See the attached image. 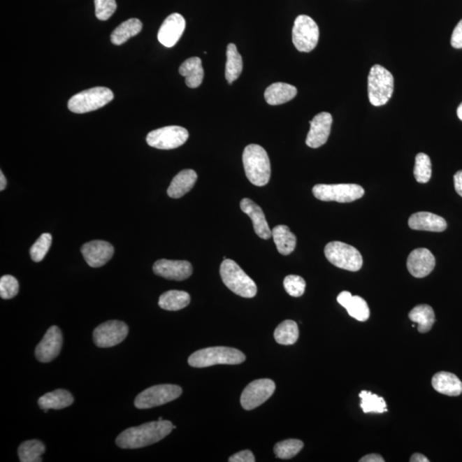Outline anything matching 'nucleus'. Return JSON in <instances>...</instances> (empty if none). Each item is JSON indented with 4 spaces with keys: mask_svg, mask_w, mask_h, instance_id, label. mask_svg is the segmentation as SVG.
Here are the masks:
<instances>
[{
    "mask_svg": "<svg viewBox=\"0 0 462 462\" xmlns=\"http://www.w3.org/2000/svg\"><path fill=\"white\" fill-rule=\"evenodd\" d=\"M174 429L169 421H152L125 430L117 437L116 444L121 449H140L161 441Z\"/></svg>",
    "mask_w": 462,
    "mask_h": 462,
    "instance_id": "1",
    "label": "nucleus"
},
{
    "mask_svg": "<svg viewBox=\"0 0 462 462\" xmlns=\"http://www.w3.org/2000/svg\"><path fill=\"white\" fill-rule=\"evenodd\" d=\"M244 170L248 180L255 186L262 187L269 182L270 162L264 148L259 145H248L243 155Z\"/></svg>",
    "mask_w": 462,
    "mask_h": 462,
    "instance_id": "2",
    "label": "nucleus"
},
{
    "mask_svg": "<svg viewBox=\"0 0 462 462\" xmlns=\"http://www.w3.org/2000/svg\"><path fill=\"white\" fill-rule=\"evenodd\" d=\"M246 356L240 350L228 347H212L191 354L189 364L193 368H203L215 365H238Z\"/></svg>",
    "mask_w": 462,
    "mask_h": 462,
    "instance_id": "3",
    "label": "nucleus"
},
{
    "mask_svg": "<svg viewBox=\"0 0 462 462\" xmlns=\"http://www.w3.org/2000/svg\"><path fill=\"white\" fill-rule=\"evenodd\" d=\"M220 276L224 284L232 292L244 298H253L257 294V285L250 277L231 259H224L220 266Z\"/></svg>",
    "mask_w": 462,
    "mask_h": 462,
    "instance_id": "4",
    "label": "nucleus"
},
{
    "mask_svg": "<svg viewBox=\"0 0 462 462\" xmlns=\"http://www.w3.org/2000/svg\"><path fill=\"white\" fill-rule=\"evenodd\" d=\"M394 91V78L387 68L375 64L368 75V98L374 106H382L391 99Z\"/></svg>",
    "mask_w": 462,
    "mask_h": 462,
    "instance_id": "5",
    "label": "nucleus"
},
{
    "mask_svg": "<svg viewBox=\"0 0 462 462\" xmlns=\"http://www.w3.org/2000/svg\"><path fill=\"white\" fill-rule=\"evenodd\" d=\"M113 91L105 87H95L74 95L68 102V108L74 113L82 114L102 108L113 101Z\"/></svg>",
    "mask_w": 462,
    "mask_h": 462,
    "instance_id": "6",
    "label": "nucleus"
},
{
    "mask_svg": "<svg viewBox=\"0 0 462 462\" xmlns=\"http://www.w3.org/2000/svg\"><path fill=\"white\" fill-rule=\"evenodd\" d=\"M324 254L332 265L349 272H358L363 265L360 252L342 242H331L324 247Z\"/></svg>",
    "mask_w": 462,
    "mask_h": 462,
    "instance_id": "7",
    "label": "nucleus"
},
{
    "mask_svg": "<svg viewBox=\"0 0 462 462\" xmlns=\"http://www.w3.org/2000/svg\"><path fill=\"white\" fill-rule=\"evenodd\" d=\"M182 389L178 385L159 384L145 389L135 400V406L139 410H149L178 399Z\"/></svg>",
    "mask_w": 462,
    "mask_h": 462,
    "instance_id": "8",
    "label": "nucleus"
},
{
    "mask_svg": "<svg viewBox=\"0 0 462 462\" xmlns=\"http://www.w3.org/2000/svg\"><path fill=\"white\" fill-rule=\"evenodd\" d=\"M319 29L315 20L305 15L296 19L292 31L293 43L298 51L310 52L318 45Z\"/></svg>",
    "mask_w": 462,
    "mask_h": 462,
    "instance_id": "9",
    "label": "nucleus"
},
{
    "mask_svg": "<svg viewBox=\"0 0 462 462\" xmlns=\"http://www.w3.org/2000/svg\"><path fill=\"white\" fill-rule=\"evenodd\" d=\"M312 194L319 201L349 203L363 197L365 190L358 185H318Z\"/></svg>",
    "mask_w": 462,
    "mask_h": 462,
    "instance_id": "10",
    "label": "nucleus"
},
{
    "mask_svg": "<svg viewBox=\"0 0 462 462\" xmlns=\"http://www.w3.org/2000/svg\"><path fill=\"white\" fill-rule=\"evenodd\" d=\"M189 136L188 131L180 126H166L149 133L147 143L152 147L171 150L182 146Z\"/></svg>",
    "mask_w": 462,
    "mask_h": 462,
    "instance_id": "11",
    "label": "nucleus"
},
{
    "mask_svg": "<svg viewBox=\"0 0 462 462\" xmlns=\"http://www.w3.org/2000/svg\"><path fill=\"white\" fill-rule=\"evenodd\" d=\"M276 389L272 380L262 379L252 382L240 396V404L245 410H253L266 402Z\"/></svg>",
    "mask_w": 462,
    "mask_h": 462,
    "instance_id": "12",
    "label": "nucleus"
},
{
    "mask_svg": "<svg viewBox=\"0 0 462 462\" xmlns=\"http://www.w3.org/2000/svg\"><path fill=\"white\" fill-rule=\"evenodd\" d=\"M128 334L127 324L118 320H110L94 330L93 338L95 345L104 349L120 345L127 338Z\"/></svg>",
    "mask_w": 462,
    "mask_h": 462,
    "instance_id": "13",
    "label": "nucleus"
},
{
    "mask_svg": "<svg viewBox=\"0 0 462 462\" xmlns=\"http://www.w3.org/2000/svg\"><path fill=\"white\" fill-rule=\"evenodd\" d=\"M63 345V335L58 326L50 327L36 349V357L42 363L55 360Z\"/></svg>",
    "mask_w": 462,
    "mask_h": 462,
    "instance_id": "14",
    "label": "nucleus"
},
{
    "mask_svg": "<svg viewBox=\"0 0 462 462\" xmlns=\"http://www.w3.org/2000/svg\"><path fill=\"white\" fill-rule=\"evenodd\" d=\"M152 270L158 276L175 281L188 280L193 273L192 265L189 261L165 259L156 261Z\"/></svg>",
    "mask_w": 462,
    "mask_h": 462,
    "instance_id": "15",
    "label": "nucleus"
},
{
    "mask_svg": "<svg viewBox=\"0 0 462 462\" xmlns=\"http://www.w3.org/2000/svg\"><path fill=\"white\" fill-rule=\"evenodd\" d=\"M81 251L84 259L93 268L105 266L114 254L112 244L99 240L84 244Z\"/></svg>",
    "mask_w": 462,
    "mask_h": 462,
    "instance_id": "16",
    "label": "nucleus"
},
{
    "mask_svg": "<svg viewBox=\"0 0 462 462\" xmlns=\"http://www.w3.org/2000/svg\"><path fill=\"white\" fill-rule=\"evenodd\" d=\"M332 116L328 113H319L310 121V131L308 133L307 143L309 147L318 148L326 143L331 133Z\"/></svg>",
    "mask_w": 462,
    "mask_h": 462,
    "instance_id": "17",
    "label": "nucleus"
},
{
    "mask_svg": "<svg viewBox=\"0 0 462 462\" xmlns=\"http://www.w3.org/2000/svg\"><path fill=\"white\" fill-rule=\"evenodd\" d=\"M436 266V259L427 248H417L408 255L407 266L412 276L422 278L428 276Z\"/></svg>",
    "mask_w": 462,
    "mask_h": 462,
    "instance_id": "18",
    "label": "nucleus"
},
{
    "mask_svg": "<svg viewBox=\"0 0 462 462\" xmlns=\"http://www.w3.org/2000/svg\"><path fill=\"white\" fill-rule=\"evenodd\" d=\"M186 22L185 17L178 13H173L166 17L159 30L158 39L166 48H173L180 40L185 32Z\"/></svg>",
    "mask_w": 462,
    "mask_h": 462,
    "instance_id": "19",
    "label": "nucleus"
},
{
    "mask_svg": "<svg viewBox=\"0 0 462 462\" xmlns=\"http://www.w3.org/2000/svg\"><path fill=\"white\" fill-rule=\"evenodd\" d=\"M240 205L242 211L250 216L252 222H253L256 234L262 239H270V236H273V232L266 222L264 212L262 211L261 207L247 198H243L240 201Z\"/></svg>",
    "mask_w": 462,
    "mask_h": 462,
    "instance_id": "20",
    "label": "nucleus"
},
{
    "mask_svg": "<svg viewBox=\"0 0 462 462\" xmlns=\"http://www.w3.org/2000/svg\"><path fill=\"white\" fill-rule=\"evenodd\" d=\"M408 226L414 231L442 232L447 229V223L444 217L434 213L419 212L410 216Z\"/></svg>",
    "mask_w": 462,
    "mask_h": 462,
    "instance_id": "21",
    "label": "nucleus"
},
{
    "mask_svg": "<svg viewBox=\"0 0 462 462\" xmlns=\"http://www.w3.org/2000/svg\"><path fill=\"white\" fill-rule=\"evenodd\" d=\"M338 303L346 308L349 315L358 322H365L369 319L370 309L363 298L353 296L349 291H342L338 296Z\"/></svg>",
    "mask_w": 462,
    "mask_h": 462,
    "instance_id": "22",
    "label": "nucleus"
},
{
    "mask_svg": "<svg viewBox=\"0 0 462 462\" xmlns=\"http://www.w3.org/2000/svg\"><path fill=\"white\" fill-rule=\"evenodd\" d=\"M435 391L442 395L458 396L462 393V383L458 377L452 373L440 372L431 380Z\"/></svg>",
    "mask_w": 462,
    "mask_h": 462,
    "instance_id": "23",
    "label": "nucleus"
},
{
    "mask_svg": "<svg viewBox=\"0 0 462 462\" xmlns=\"http://www.w3.org/2000/svg\"><path fill=\"white\" fill-rule=\"evenodd\" d=\"M197 174L194 170H183L173 178L167 194L171 198H179L193 189L197 181Z\"/></svg>",
    "mask_w": 462,
    "mask_h": 462,
    "instance_id": "24",
    "label": "nucleus"
},
{
    "mask_svg": "<svg viewBox=\"0 0 462 462\" xmlns=\"http://www.w3.org/2000/svg\"><path fill=\"white\" fill-rule=\"evenodd\" d=\"M74 403L73 396L66 389H56L55 391L47 393L42 396L38 404L45 413L49 410H59L70 407Z\"/></svg>",
    "mask_w": 462,
    "mask_h": 462,
    "instance_id": "25",
    "label": "nucleus"
},
{
    "mask_svg": "<svg viewBox=\"0 0 462 462\" xmlns=\"http://www.w3.org/2000/svg\"><path fill=\"white\" fill-rule=\"evenodd\" d=\"M296 87L288 83L276 82L270 85L265 91V99L270 106L284 104L296 96Z\"/></svg>",
    "mask_w": 462,
    "mask_h": 462,
    "instance_id": "26",
    "label": "nucleus"
},
{
    "mask_svg": "<svg viewBox=\"0 0 462 462\" xmlns=\"http://www.w3.org/2000/svg\"><path fill=\"white\" fill-rule=\"evenodd\" d=\"M179 73L186 78V85L190 89L201 86L204 78V70L201 59L197 57L188 59L179 68Z\"/></svg>",
    "mask_w": 462,
    "mask_h": 462,
    "instance_id": "27",
    "label": "nucleus"
},
{
    "mask_svg": "<svg viewBox=\"0 0 462 462\" xmlns=\"http://www.w3.org/2000/svg\"><path fill=\"white\" fill-rule=\"evenodd\" d=\"M141 29H143V22L139 19H129V20L122 22L120 26L113 30L112 36H110V41L114 45H123L131 37L140 34Z\"/></svg>",
    "mask_w": 462,
    "mask_h": 462,
    "instance_id": "28",
    "label": "nucleus"
},
{
    "mask_svg": "<svg viewBox=\"0 0 462 462\" xmlns=\"http://www.w3.org/2000/svg\"><path fill=\"white\" fill-rule=\"evenodd\" d=\"M273 232V238L278 252L282 255H289L295 250L296 236L286 225H277Z\"/></svg>",
    "mask_w": 462,
    "mask_h": 462,
    "instance_id": "29",
    "label": "nucleus"
},
{
    "mask_svg": "<svg viewBox=\"0 0 462 462\" xmlns=\"http://www.w3.org/2000/svg\"><path fill=\"white\" fill-rule=\"evenodd\" d=\"M190 303V296L185 291L170 290L160 296L159 305L164 310L178 311Z\"/></svg>",
    "mask_w": 462,
    "mask_h": 462,
    "instance_id": "30",
    "label": "nucleus"
},
{
    "mask_svg": "<svg viewBox=\"0 0 462 462\" xmlns=\"http://www.w3.org/2000/svg\"><path fill=\"white\" fill-rule=\"evenodd\" d=\"M408 317L412 322L418 324V331L421 333L431 331L435 323V312L429 305H416Z\"/></svg>",
    "mask_w": 462,
    "mask_h": 462,
    "instance_id": "31",
    "label": "nucleus"
},
{
    "mask_svg": "<svg viewBox=\"0 0 462 462\" xmlns=\"http://www.w3.org/2000/svg\"><path fill=\"white\" fill-rule=\"evenodd\" d=\"M226 66H225V78L229 84H232L238 80L243 72V62L242 56L236 48V45L231 43L228 45L226 52Z\"/></svg>",
    "mask_w": 462,
    "mask_h": 462,
    "instance_id": "32",
    "label": "nucleus"
},
{
    "mask_svg": "<svg viewBox=\"0 0 462 462\" xmlns=\"http://www.w3.org/2000/svg\"><path fill=\"white\" fill-rule=\"evenodd\" d=\"M274 338L282 345H292L299 338V328L293 320H285L274 331Z\"/></svg>",
    "mask_w": 462,
    "mask_h": 462,
    "instance_id": "33",
    "label": "nucleus"
},
{
    "mask_svg": "<svg viewBox=\"0 0 462 462\" xmlns=\"http://www.w3.org/2000/svg\"><path fill=\"white\" fill-rule=\"evenodd\" d=\"M45 452L43 442L39 440H29L19 447L18 456L22 462H41V456Z\"/></svg>",
    "mask_w": 462,
    "mask_h": 462,
    "instance_id": "34",
    "label": "nucleus"
},
{
    "mask_svg": "<svg viewBox=\"0 0 462 462\" xmlns=\"http://www.w3.org/2000/svg\"><path fill=\"white\" fill-rule=\"evenodd\" d=\"M361 399V407L365 414L377 413L382 414L387 412V403L383 397L373 394L370 391H362L360 393Z\"/></svg>",
    "mask_w": 462,
    "mask_h": 462,
    "instance_id": "35",
    "label": "nucleus"
},
{
    "mask_svg": "<svg viewBox=\"0 0 462 462\" xmlns=\"http://www.w3.org/2000/svg\"><path fill=\"white\" fill-rule=\"evenodd\" d=\"M303 442L298 439H288V440L277 442L274 447V453L280 459H291L303 449Z\"/></svg>",
    "mask_w": 462,
    "mask_h": 462,
    "instance_id": "36",
    "label": "nucleus"
},
{
    "mask_svg": "<svg viewBox=\"0 0 462 462\" xmlns=\"http://www.w3.org/2000/svg\"><path fill=\"white\" fill-rule=\"evenodd\" d=\"M414 175L416 181L419 183H426L430 181L431 162L428 155L423 152L416 155Z\"/></svg>",
    "mask_w": 462,
    "mask_h": 462,
    "instance_id": "37",
    "label": "nucleus"
},
{
    "mask_svg": "<svg viewBox=\"0 0 462 462\" xmlns=\"http://www.w3.org/2000/svg\"><path fill=\"white\" fill-rule=\"evenodd\" d=\"M52 238L49 233H44L30 248V256L34 262H41L47 255L52 245Z\"/></svg>",
    "mask_w": 462,
    "mask_h": 462,
    "instance_id": "38",
    "label": "nucleus"
},
{
    "mask_svg": "<svg viewBox=\"0 0 462 462\" xmlns=\"http://www.w3.org/2000/svg\"><path fill=\"white\" fill-rule=\"evenodd\" d=\"M19 291V284L16 277L6 275L0 280V296L2 299L10 300L16 296Z\"/></svg>",
    "mask_w": 462,
    "mask_h": 462,
    "instance_id": "39",
    "label": "nucleus"
},
{
    "mask_svg": "<svg viewBox=\"0 0 462 462\" xmlns=\"http://www.w3.org/2000/svg\"><path fill=\"white\" fill-rule=\"evenodd\" d=\"M305 281L297 275H289L284 278V286L286 291L293 297L303 295L305 289Z\"/></svg>",
    "mask_w": 462,
    "mask_h": 462,
    "instance_id": "40",
    "label": "nucleus"
},
{
    "mask_svg": "<svg viewBox=\"0 0 462 462\" xmlns=\"http://www.w3.org/2000/svg\"><path fill=\"white\" fill-rule=\"evenodd\" d=\"M95 15L99 20L106 21L117 10L116 0H94Z\"/></svg>",
    "mask_w": 462,
    "mask_h": 462,
    "instance_id": "41",
    "label": "nucleus"
},
{
    "mask_svg": "<svg viewBox=\"0 0 462 462\" xmlns=\"http://www.w3.org/2000/svg\"><path fill=\"white\" fill-rule=\"evenodd\" d=\"M230 462H254L255 458L254 454L250 450H243L235 454H233L229 459Z\"/></svg>",
    "mask_w": 462,
    "mask_h": 462,
    "instance_id": "42",
    "label": "nucleus"
},
{
    "mask_svg": "<svg viewBox=\"0 0 462 462\" xmlns=\"http://www.w3.org/2000/svg\"><path fill=\"white\" fill-rule=\"evenodd\" d=\"M452 45L454 48H462V19L454 29L452 36Z\"/></svg>",
    "mask_w": 462,
    "mask_h": 462,
    "instance_id": "43",
    "label": "nucleus"
},
{
    "mask_svg": "<svg viewBox=\"0 0 462 462\" xmlns=\"http://www.w3.org/2000/svg\"><path fill=\"white\" fill-rule=\"evenodd\" d=\"M454 185L456 193L462 197V171H457L454 175Z\"/></svg>",
    "mask_w": 462,
    "mask_h": 462,
    "instance_id": "44",
    "label": "nucleus"
},
{
    "mask_svg": "<svg viewBox=\"0 0 462 462\" xmlns=\"http://www.w3.org/2000/svg\"><path fill=\"white\" fill-rule=\"evenodd\" d=\"M360 462H384V459L380 454H370L368 456L362 457Z\"/></svg>",
    "mask_w": 462,
    "mask_h": 462,
    "instance_id": "45",
    "label": "nucleus"
},
{
    "mask_svg": "<svg viewBox=\"0 0 462 462\" xmlns=\"http://www.w3.org/2000/svg\"><path fill=\"white\" fill-rule=\"evenodd\" d=\"M411 462H429L430 461L427 459L425 456H423L421 454L416 453L412 456Z\"/></svg>",
    "mask_w": 462,
    "mask_h": 462,
    "instance_id": "46",
    "label": "nucleus"
},
{
    "mask_svg": "<svg viewBox=\"0 0 462 462\" xmlns=\"http://www.w3.org/2000/svg\"><path fill=\"white\" fill-rule=\"evenodd\" d=\"M7 185L6 178L5 175L3 174L2 171L0 173V190H5Z\"/></svg>",
    "mask_w": 462,
    "mask_h": 462,
    "instance_id": "47",
    "label": "nucleus"
},
{
    "mask_svg": "<svg viewBox=\"0 0 462 462\" xmlns=\"http://www.w3.org/2000/svg\"><path fill=\"white\" fill-rule=\"evenodd\" d=\"M457 116L462 121V103L457 109Z\"/></svg>",
    "mask_w": 462,
    "mask_h": 462,
    "instance_id": "48",
    "label": "nucleus"
},
{
    "mask_svg": "<svg viewBox=\"0 0 462 462\" xmlns=\"http://www.w3.org/2000/svg\"><path fill=\"white\" fill-rule=\"evenodd\" d=\"M159 421H163V418H162V417H159Z\"/></svg>",
    "mask_w": 462,
    "mask_h": 462,
    "instance_id": "49",
    "label": "nucleus"
}]
</instances>
